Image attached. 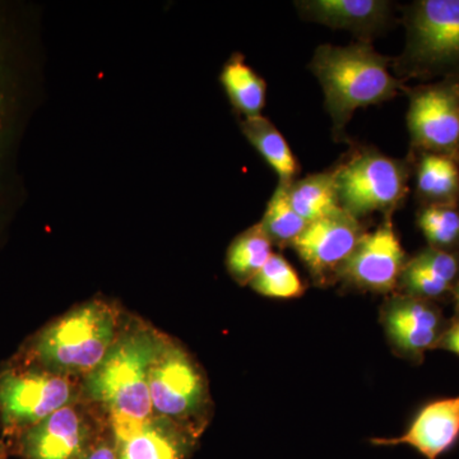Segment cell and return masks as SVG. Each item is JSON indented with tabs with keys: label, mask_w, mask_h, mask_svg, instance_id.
Masks as SVG:
<instances>
[{
	"label": "cell",
	"mask_w": 459,
	"mask_h": 459,
	"mask_svg": "<svg viewBox=\"0 0 459 459\" xmlns=\"http://www.w3.org/2000/svg\"><path fill=\"white\" fill-rule=\"evenodd\" d=\"M310 69L325 91V108L334 132H341L358 108L394 98L401 81L388 72V59L370 45H322Z\"/></svg>",
	"instance_id": "1"
},
{
	"label": "cell",
	"mask_w": 459,
	"mask_h": 459,
	"mask_svg": "<svg viewBox=\"0 0 459 459\" xmlns=\"http://www.w3.org/2000/svg\"><path fill=\"white\" fill-rule=\"evenodd\" d=\"M156 334L135 328L117 337L107 358L86 377V394L107 411L110 427L134 424L153 416L148 370Z\"/></svg>",
	"instance_id": "2"
},
{
	"label": "cell",
	"mask_w": 459,
	"mask_h": 459,
	"mask_svg": "<svg viewBox=\"0 0 459 459\" xmlns=\"http://www.w3.org/2000/svg\"><path fill=\"white\" fill-rule=\"evenodd\" d=\"M117 314L105 301H90L45 329L35 355L45 370L65 377L90 376L117 340Z\"/></svg>",
	"instance_id": "3"
},
{
	"label": "cell",
	"mask_w": 459,
	"mask_h": 459,
	"mask_svg": "<svg viewBox=\"0 0 459 459\" xmlns=\"http://www.w3.org/2000/svg\"><path fill=\"white\" fill-rule=\"evenodd\" d=\"M401 74L412 78L459 77V0H419L406 13Z\"/></svg>",
	"instance_id": "4"
},
{
	"label": "cell",
	"mask_w": 459,
	"mask_h": 459,
	"mask_svg": "<svg viewBox=\"0 0 459 459\" xmlns=\"http://www.w3.org/2000/svg\"><path fill=\"white\" fill-rule=\"evenodd\" d=\"M153 415L201 434L208 407L204 373L188 353L165 338H157L148 370Z\"/></svg>",
	"instance_id": "5"
},
{
	"label": "cell",
	"mask_w": 459,
	"mask_h": 459,
	"mask_svg": "<svg viewBox=\"0 0 459 459\" xmlns=\"http://www.w3.org/2000/svg\"><path fill=\"white\" fill-rule=\"evenodd\" d=\"M334 174L341 207L355 219L394 208L406 195V165L374 151L353 157Z\"/></svg>",
	"instance_id": "6"
},
{
	"label": "cell",
	"mask_w": 459,
	"mask_h": 459,
	"mask_svg": "<svg viewBox=\"0 0 459 459\" xmlns=\"http://www.w3.org/2000/svg\"><path fill=\"white\" fill-rule=\"evenodd\" d=\"M409 96L407 126L413 147L459 162V77L419 86Z\"/></svg>",
	"instance_id": "7"
},
{
	"label": "cell",
	"mask_w": 459,
	"mask_h": 459,
	"mask_svg": "<svg viewBox=\"0 0 459 459\" xmlns=\"http://www.w3.org/2000/svg\"><path fill=\"white\" fill-rule=\"evenodd\" d=\"M74 398L71 377L53 371H8L0 377V412L9 430H29Z\"/></svg>",
	"instance_id": "8"
},
{
	"label": "cell",
	"mask_w": 459,
	"mask_h": 459,
	"mask_svg": "<svg viewBox=\"0 0 459 459\" xmlns=\"http://www.w3.org/2000/svg\"><path fill=\"white\" fill-rule=\"evenodd\" d=\"M358 219L340 210L310 222L292 247L316 279L325 281L342 271L362 238Z\"/></svg>",
	"instance_id": "9"
},
{
	"label": "cell",
	"mask_w": 459,
	"mask_h": 459,
	"mask_svg": "<svg viewBox=\"0 0 459 459\" xmlns=\"http://www.w3.org/2000/svg\"><path fill=\"white\" fill-rule=\"evenodd\" d=\"M383 323L394 349L416 362H421L429 350L437 349L449 325L437 305L409 295L391 299Z\"/></svg>",
	"instance_id": "10"
},
{
	"label": "cell",
	"mask_w": 459,
	"mask_h": 459,
	"mask_svg": "<svg viewBox=\"0 0 459 459\" xmlns=\"http://www.w3.org/2000/svg\"><path fill=\"white\" fill-rule=\"evenodd\" d=\"M404 252L391 221L371 234L362 235L341 274L350 283L373 292H389L400 282L404 270Z\"/></svg>",
	"instance_id": "11"
},
{
	"label": "cell",
	"mask_w": 459,
	"mask_h": 459,
	"mask_svg": "<svg viewBox=\"0 0 459 459\" xmlns=\"http://www.w3.org/2000/svg\"><path fill=\"white\" fill-rule=\"evenodd\" d=\"M96 437L86 413L71 403L26 430L21 451L25 459H83Z\"/></svg>",
	"instance_id": "12"
},
{
	"label": "cell",
	"mask_w": 459,
	"mask_h": 459,
	"mask_svg": "<svg viewBox=\"0 0 459 459\" xmlns=\"http://www.w3.org/2000/svg\"><path fill=\"white\" fill-rule=\"evenodd\" d=\"M117 459H186L198 433L170 420L151 416L134 424L110 427Z\"/></svg>",
	"instance_id": "13"
},
{
	"label": "cell",
	"mask_w": 459,
	"mask_h": 459,
	"mask_svg": "<svg viewBox=\"0 0 459 459\" xmlns=\"http://www.w3.org/2000/svg\"><path fill=\"white\" fill-rule=\"evenodd\" d=\"M459 442V395L429 402L400 437H374L373 446H409L425 459H439Z\"/></svg>",
	"instance_id": "14"
},
{
	"label": "cell",
	"mask_w": 459,
	"mask_h": 459,
	"mask_svg": "<svg viewBox=\"0 0 459 459\" xmlns=\"http://www.w3.org/2000/svg\"><path fill=\"white\" fill-rule=\"evenodd\" d=\"M400 282L404 295L431 303L455 294L459 286V253L428 247L406 263Z\"/></svg>",
	"instance_id": "15"
},
{
	"label": "cell",
	"mask_w": 459,
	"mask_h": 459,
	"mask_svg": "<svg viewBox=\"0 0 459 459\" xmlns=\"http://www.w3.org/2000/svg\"><path fill=\"white\" fill-rule=\"evenodd\" d=\"M296 4L307 20L355 32L374 31L389 16V3L382 0H309Z\"/></svg>",
	"instance_id": "16"
},
{
	"label": "cell",
	"mask_w": 459,
	"mask_h": 459,
	"mask_svg": "<svg viewBox=\"0 0 459 459\" xmlns=\"http://www.w3.org/2000/svg\"><path fill=\"white\" fill-rule=\"evenodd\" d=\"M416 190L422 205L459 204V162L437 153L420 152Z\"/></svg>",
	"instance_id": "17"
},
{
	"label": "cell",
	"mask_w": 459,
	"mask_h": 459,
	"mask_svg": "<svg viewBox=\"0 0 459 459\" xmlns=\"http://www.w3.org/2000/svg\"><path fill=\"white\" fill-rule=\"evenodd\" d=\"M289 199L295 212L307 223L342 210L334 172L310 175L290 184Z\"/></svg>",
	"instance_id": "18"
},
{
	"label": "cell",
	"mask_w": 459,
	"mask_h": 459,
	"mask_svg": "<svg viewBox=\"0 0 459 459\" xmlns=\"http://www.w3.org/2000/svg\"><path fill=\"white\" fill-rule=\"evenodd\" d=\"M241 131L279 175L280 183L291 184L299 171L298 161L279 129L261 115L244 119L241 123Z\"/></svg>",
	"instance_id": "19"
},
{
	"label": "cell",
	"mask_w": 459,
	"mask_h": 459,
	"mask_svg": "<svg viewBox=\"0 0 459 459\" xmlns=\"http://www.w3.org/2000/svg\"><path fill=\"white\" fill-rule=\"evenodd\" d=\"M221 83L231 104L246 119L261 117L265 105L267 86L244 62L243 56H234L226 63L222 69Z\"/></svg>",
	"instance_id": "20"
},
{
	"label": "cell",
	"mask_w": 459,
	"mask_h": 459,
	"mask_svg": "<svg viewBox=\"0 0 459 459\" xmlns=\"http://www.w3.org/2000/svg\"><path fill=\"white\" fill-rule=\"evenodd\" d=\"M272 255V241L258 223L232 241L226 255V265L232 279L246 285L252 282Z\"/></svg>",
	"instance_id": "21"
},
{
	"label": "cell",
	"mask_w": 459,
	"mask_h": 459,
	"mask_svg": "<svg viewBox=\"0 0 459 459\" xmlns=\"http://www.w3.org/2000/svg\"><path fill=\"white\" fill-rule=\"evenodd\" d=\"M290 184H281L274 190L261 226L272 244L280 247L292 246L301 232L309 225L295 212L289 199Z\"/></svg>",
	"instance_id": "22"
},
{
	"label": "cell",
	"mask_w": 459,
	"mask_h": 459,
	"mask_svg": "<svg viewBox=\"0 0 459 459\" xmlns=\"http://www.w3.org/2000/svg\"><path fill=\"white\" fill-rule=\"evenodd\" d=\"M418 226L429 247L459 253V204L421 205Z\"/></svg>",
	"instance_id": "23"
},
{
	"label": "cell",
	"mask_w": 459,
	"mask_h": 459,
	"mask_svg": "<svg viewBox=\"0 0 459 459\" xmlns=\"http://www.w3.org/2000/svg\"><path fill=\"white\" fill-rule=\"evenodd\" d=\"M258 294L276 299H292L303 295L305 287L292 265L280 255H272L250 282Z\"/></svg>",
	"instance_id": "24"
},
{
	"label": "cell",
	"mask_w": 459,
	"mask_h": 459,
	"mask_svg": "<svg viewBox=\"0 0 459 459\" xmlns=\"http://www.w3.org/2000/svg\"><path fill=\"white\" fill-rule=\"evenodd\" d=\"M83 459H117V448H115L111 431L108 437H100L98 435Z\"/></svg>",
	"instance_id": "25"
},
{
	"label": "cell",
	"mask_w": 459,
	"mask_h": 459,
	"mask_svg": "<svg viewBox=\"0 0 459 459\" xmlns=\"http://www.w3.org/2000/svg\"><path fill=\"white\" fill-rule=\"evenodd\" d=\"M437 349L446 350V351L459 356V319L448 325Z\"/></svg>",
	"instance_id": "26"
},
{
	"label": "cell",
	"mask_w": 459,
	"mask_h": 459,
	"mask_svg": "<svg viewBox=\"0 0 459 459\" xmlns=\"http://www.w3.org/2000/svg\"><path fill=\"white\" fill-rule=\"evenodd\" d=\"M453 296H455V312H457V316L459 319V286L457 289H455V294H453Z\"/></svg>",
	"instance_id": "27"
},
{
	"label": "cell",
	"mask_w": 459,
	"mask_h": 459,
	"mask_svg": "<svg viewBox=\"0 0 459 459\" xmlns=\"http://www.w3.org/2000/svg\"><path fill=\"white\" fill-rule=\"evenodd\" d=\"M0 459H3L2 457H0Z\"/></svg>",
	"instance_id": "28"
}]
</instances>
